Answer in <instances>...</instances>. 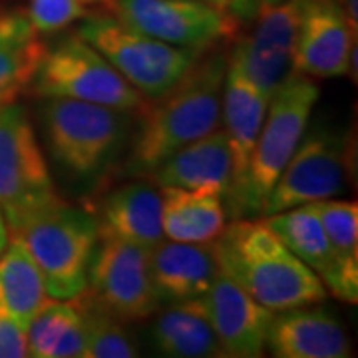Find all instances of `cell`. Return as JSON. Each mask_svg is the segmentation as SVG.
<instances>
[{
  "instance_id": "44dd1931",
  "label": "cell",
  "mask_w": 358,
  "mask_h": 358,
  "mask_svg": "<svg viewBox=\"0 0 358 358\" xmlns=\"http://www.w3.org/2000/svg\"><path fill=\"white\" fill-rule=\"evenodd\" d=\"M157 352L171 358L223 357L201 299L169 303L152 329Z\"/></svg>"
},
{
  "instance_id": "3957f363",
  "label": "cell",
  "mask_w": 358,
  "mask_h": 358,
  "mask_svg": "<svg viewBox=\"0 0 358 358\" xmlns=\"http://www.w3.org/2000/svg\"><path fill=\"white\" fill-rule=\"evenodd\" d=\"M131 114L72 98H48L40 115L54 162L70 178L90 185L124 152L134 126Z\"/></svg>"
},
{
  "instance_id": "83f0119b",
  "label": "cell",
  "mask_w": 358,
  "mask_h": 358,
  "mask_svg": "<svg viewBox=\"0 0 358 358\" xmlns=\"http://www.w3.org/2000/svg\"><path fill=\"white\" fill-rule=\"evenodd\" d=\"M26 16L38 30V34H44L58 32L84 18L86 8L80 0H30V8Z\"/></svg>"
},
{
  "instance_id": "ba28073f",
  "label": "cell",
  "mask_w": 358,
  "mask_h": 358,
  "mask_svg": "<svg viewBox=\"0 0 358 358\" xmlns=\"http://www.w3.org/2000/svg\"><path fill=\"white\" fill-rule=\"evenodd\" d=\"M42 98H72L124 112H140L145 98L80 34L46 48L30 84Z\"/></svg>"
},
{
  "instance_id": "603a6c76",
  "label": "cell",
  "mask_w": 358,
  "mask_h": 358,
  "mask_svg": "<svg viewBox=\"0 0 358 358\" xmlns=\"http://www.w3.org/2000/svg\"><path fill=\"white\" fill-rule=\"evenodd\" d=\"M327 233L336 265L333 294L345 303L358 301V207L357 201L322 199L308 203Z\"/></svg>"
},
{
  "instance_id": "30bf717a",
  "label": "cell",
  "mask_w": 358,
  "mask_h": 358,
  "mask_svg": "<svg viewBox=\"0 0 358 358\" xmlns=\"http://www.w3.org/2000/svg\"><path fill=\"white\" fill-rule=\"evenodd\" d=\"M150 251L120 239H98L86 293L122 322L148 319L159 307L150 273Z\"/></svg>"
},
{
  "instance_id": "e0dca14e",
  "label": "cell",
  "mask_w": 358,
  "mask_h": 358,
  "mask_svg": "<svg viewBox=\"0 0 358 358\" xmlns=\"http://www.w3.org/2000/svg\"><path fill=\"white\" fill-rule=\"evenodd\" d=\"M98 239H120L154 249L164 239L162 193L145 181H128L103 197L98 213H92Z\"/></svg>"
},
{
  "instance_id": "484cf974",
  "label": "cell",
  "mask_w": 358,
  "mask_h": 358,
  "mask_svg": "<svg viewBox=\"0 0 358 358\" xmlns=\"http://www.w3.org/2000/svg\"><path fill=\"white\" fill-rule=\"evenodd\" d=\"M74 299L82 308V315L86 320V333H88L84 358H134L140 355L138 346L124 329L122 320L103 310L86 291Z\"/></svg>"
},
{
  "instance_id": "d4e9b609",
  "label": "cell",
  "mask_w": 358,
  "mask_h": 358,
  "mask_svg": "<svg viewBox=\"0 0 358 358\" xmlns=\"http://www.w3.org/2000/svg\"><path fill=\"white\" fill-rule=\"evenodd\" d=\"M0 255V307L28 327L48 301L46 282L22 239L10 235Z\"/></svg>"
},
{
  "instance_id": "f546056e",
  "label": "cell",
  "mask_w": 358,
  "mask_h": 358,
  "mask_svg": "<svg viewBox=\"0 0 358 358\" xmlns=\"http://www.w3.org/2000/svg\"><path fill=\"white\" fill-rule=\"evenodd\" d=\"M86 345H88L86 320H84V315H82V308H80V315L72 320V324L60 336L58 345L52 352V358H84L86 357Z\"/></svg>"
},
{
  "instance_id": "7c38bea8",
  "label": "cell",
  "mask_w": 358,
  "mask_h": 358,
  "mask_svg": "<svg viewBox=\"0 0 358 358\" xmlns=\"http://www.w3.org/2000/svg\"><path fill=\"white\" fill-rule=\"evenodd\" d=\"M305 0H281L257 14L253 30L235 38L227 62L251 80L268 100L293 74V56Z\"/></svg>"
},
{
  "instance_id": "7402d4cb",
  "label": "cell",
  "mask_w": 358,
  "mask_h": 358,
  "mask_svg": "<svg viewBox=\"0 0 358 358\" xmlns=\"http://www.w3.org/2000/svg\"><path fill=\"white\" fill-rule=\"evenodd\" d=\"M46 52L24 14H0V108L30 88Z\"/></svg>"
},
{
  "instance_id": "5bb4252c",
  "label": "cell",
  "mask_w": 358,
  "mask_h": 358,
  "mask_svg": "<svg viewBox=\"0 0 358 358\" xmlns=\"http://www.w3.org/2000/svg\"><path fill=\"white\" fill-rule=\"evenodd\" d=\"M267 106V96L227 62L221 120L231 154V185L227 195L223 197L225 211L231 219L243 217L247 171Z\"/></svg>"
},
{
  "instance_id": "836d02e7",
  "label": "cell",
  "mask_w": 358,
  "mask_h": 358,
  "mask_svg": "<svg viewBox=\"0 0 358 358\" xmlns=\"http://www.w3.org/2000/svg\"><path fill=\"white\" fill-rule=\"evenodd\" d=\"M82 4H94V2H103V0H80Z\"/></svg>"
},
{
  "instance_id": "ac0fdd59",
  "label": "cell",
  "mask_w": 358,
  "mask_h": 358,
  "mask_svg": "<svg viewBox=\"0 0 358 358\" xmlns=\"http://www.w3.org/2000/svg\"><path fill=\"white\" fill-rule=\"evenodd\" d=\"M150 273L159 303L197 299L219 275L213 243L162 239L150 251Z\"/></svg>"
},
{
  "instance_id": "6da1fadb",
  "label": "cell",
  "mask_w": 358,
  "mask_h": 358,
  "mask_svg": "<svg viewBox=\"0 0 358 358\" xmlns=\"http://www.w3.org/2000/svg\"><path fill=\"white\" fill-rule=\"evenodd\" d=\"M229 50H209L173 88L145 100L134 145L124 164L129 178H150L179 148L221 126Z\"/></svg>"
},
{
  "instance_id": "4dcf8cb0",
  "label": "cell",
  "mask_w": 358,
  "mask_h": 358,
  "mask_svg": "<svg viewBox=\"0 0 358 358\" xmlns=\"http://www.w3.org/2000/svg\"><path fill=\"white\" fill-rule=\"evenodd\" d=\"M275 2H281V0H229V8L241 22H251L265 6L275 4Z\"/></svg>"
},
{
  "instance_id": "7a4b0ae2",
  "label": "cell",
  "mask_w": 358,
  "mask_h": 358,
  "mask_svg": "<svg viewBox=\"0 0 358 358\" xmlns=\"http://www.w3.org/2000/svg\"><path fill=\"white\" fill-rule=\"evenodd\" d=\"M219 273L271 310L322 303L329 291L263 219H231L213 241Z\"/></svg>"
},
{
  "instance_id": "9a60e30c",
  "label": "cell",
  "mask_w": 358,
  "mask_h": 358,
  "mask_svg": "<svg viewBox=\"0 0 358 358\" xmlns=\"http://www.w3.org/2000/svg\"><path fill=\"white\" fill-rule=\"evenodd\" d=\"M199 299L223 357H263L275 310L257 303L223 273Z\"/></svg>"
},
{
  "instance_id": "8992f818",
  "label": "cell",
  "mask_w": 358,
  "mask_h": 358,
  "mask_svg": "<svg viewBox=\"0 0 358 358\" xmlns=\"http://www.w3.org/2000/svg\"><path fill=\"white\" fill-rule=\"evenodd\" d=\"M64 201L52 181L24 106L0 108V211L13 235L26 221Z\"/></svg>"
},
{
  "instance_id": "4fadbf2b",
  "label": "cell",
  "mask_w": 358,
  "mask_h": 358,
  "mask_svg": "<svg viewBox=\"0 0 358 358\" xmlns=\"http://www.w3.org/2000/svg\"><path fill=\"white\" fill-rule=\"evenodd\" d=\"M357 80V36L336 0H305L294 42L293 72L307 78Z\"/></svg>"
},
{
  "instance_id": "277c9868",
  "label": "cell",
  "mask_w": 358,
  "mask_h": 358,
  "mask_svg": "<svg viewBox=\"0 0 358 358\" xmlns=\"http://www.w3.org/2000/svg\"><path fill=\"white\" fill-rule=\"evenodd\" d=\"M36 261L52 299L70 301L88 287V267L98 245L94 215L60 201L13 233Z\"/></svg>"
},
{
  "instance_id": "ffe728a7",
  "label": "cell",
  "mask_w": 358,
  "mask_h": 358,
  "mask_svg": "<svg viewBox=\"0 0 358 358\" xmlns=\"http://www.w3.org/2000/svg\"><path fill=\"white\" fill-rule=\"evenodd\" d=\"M227 225L221 195L183 187H162L164 237L183 243H213Z\"/></svg>"
},
{
  "instance_id": "f1b7e54d",
  "label": "cell",
  "mask_w": 358,
  "mask_h": 358,
  "mask_svg": "<svg viewBox=\"0 0 358 358\" xmlns=\"http://www.w3.org/2000/svg\"><path fill=\"white\" fill-rule=\"evenodd\" d=\"M28 357L26 327L0 307V358Z\"/></svg>"
},
{
  "instance_id": "d6986e66",
  "label": "cell",
  "mask_w": 358,
  "mask_h": 358,
  "mask_svg": "<svg viewBox=\"0 0 358 358\" xmlns=\"http://www.w3.org/2000/svg\"><path fill=\"white\" fill-rule=\"evenodd\" d=\"M157 187H183L227 195L231 185V154L221 128L192 141L167 157L150 176Z\"/></svg>"
},
{
  "instance_id": "2e32d148",
  "label": "cell",
  "mask_w": 358,
  "mask_h": 358,
  "mask_svg": "<svg viewBox=\"0 0 358 358\" xmlns=\"http://www.w3.org/2000/svg\"><path fill=\"white\" fill-rule=\"evenodd\" d=\"M267 348L279 358H348L345 327L322 307L277 310L267 333Z\"/></svg>"
},
{
  "instance_id": "cb8c5ba5",
  "label": "cell",
  "mask_w": 358,
  "mask_h": 358,
  "mask_svg": "<svg viewBox=\"0 0 358 358\" xmlns=\"http://www.w3.org/2000/svg\"><path fill=\"white\" fill-rule=\"evenodd\" d=\"M263 221L277 237L320 277L327 291L333 293L336 282V265L333 251L317 213L308 205H299L279 213L263 215Z\"/></svg>"
},
{
  "instance_id": "1f68e13d",
  "label": "cell",
  "mask_w": 358,
  "mask_h": 358,
  "mask_svg": "<svg viewBox=\"0 0 358 358\" xmlns=\"http://www.w3.org/2000/svg\"><path fill=\"white\" fill-rule=\"evenodd\" d=\"M8 237H10V233H8V225H6V219L2 215V211H0V255H2V251H4V247L8 243Z\"/></svg>"
},
{
  "instance_id": "9c48e42d",
  "label": "cell",
  "mask_w": 358,
  "mask_h": 358,
  "mask_svg": "<svg viewBox=\"0 0 358 358\" xmlns=\"http://www.w3.org/2000/svg\"><path fill=\"white\" fill-rule=\"evenodd\" d=\"M120 22L171 46L207 52L237 38L239 18L201 0H110Z\"/></svg>"
},
{
  "instance_id": "d6a6232c",
  "label": "cell",
  "mask_w": 358,
  "mask_h": 358,
  "mask_svg": "<svg viewBox=\"0 0 358 358\" xmlns=\"http://www.w3.org/2000/svg\"><path fill=\"white\" fill-rule=\"evenodd\" d=\"M201 2H211V4H217V6H227V8H229V0H201Z\"/></svg>"
},
{
  "instance_id": "4316f807",
  "label": "cell",
  "mask_w": 358,
  "mask_h": 358,
  "mask_svg": "<svg viewBox=\"0 0 358 358\" xmlns=\"http://www.w3.org/2000/svg\"><path fill=\"white\" fill-rule=\"evenodd\" d=\"M78 315H80V307L76 299L46 301V305L40 308L26 327L28 357L52 358V352L58 345L60 336Z\"/></svg>"
},
{
  "instance_id": "5b68a950",
  "label": "cell",
  "mask_w": 358,
  "mask_h": 358,
  "mask_svg": "<svg viewBox=\"0 0 358 358\" xmlns=\"http://www.w3.org/2000/svg\"><path fill=\"white\" fill-rule=\"evenodd\" d=\"M84 18L78 34L100 52L145 100H155L169 92L205 54L152 38L120 22L112 13Z\"/></svg>"
},
{
  "instance_id": "8fae6325",
  "label": "cell",
  "mask_w": 358,
  "mask_h": 358,
  "mask_svg": "<svg viewBox=\"0 0 358 358\" xmlns=\"http://www.w3.org/2000/svg\"><path fill=\"white\" fill-rule=\"evenodd\" d=\"M346 157V140L334 129L315 126L305 131L265 199L261 215L334 197L345 185Z\"/></svg>"
},
{
  "instance_id": "52a82bcc",
  "label": "cell",
  "mask_w": 358,
  "mask_h": 358,
  "mask_svg": "<svg viewBox=\"0 0 358 358\" xmlns=\"http://www.w3.org/2000/svg\"><path fill=\"white\" fill-rule=\"evenodd\" d=\"M319 86L313 78L293 72L268 100L265 120L255 141L245 185L243 217H259L275 181L291 159L308 128Z\"/></svg>"
}]
</instances>
